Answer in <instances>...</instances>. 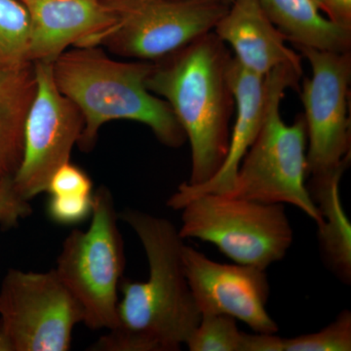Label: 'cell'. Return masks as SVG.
<instances>
[{
    "label": "cell",
    "instance_id": "3",
    "mask_svg": "<svg viewBox=\"0 0 351 351\" xmlns=\"http://www.w3.org/2000/svg\"><path fill=\"white\" fill-rule=\"evenodd\" d=\"M58 89L80 108L84 128L77 145L90 152L99 130L112 120H132L151 128L159 142L182 147L186 136L172 108L147 89L154 62H121L99 46L64 51L53 62Z\"/></svg>",
    "mask_w": 351,
    "mask_h": 351
},
{
    "label": "cell",
    "instance_id": "14",
    "mask_svg": "<svg viewBox=\"0 0 351 351\" xmlns=\"http://www.w3.org/2000/svg\"><path fill=\"white\" fill-rule=\"evenodd\" d=\"M213 32L232 48L237 63L256 75L265 77L286 64L302 66L301 54L287 46L258 0H233Z\"/></svg>",
    "mask_w": 351,
    "mask_h": 351
},
{
    "label": "cell",
    "instance_id": "15",
    "mask_svg": "<svg viewBox=\"0 0 351 351\" xmlns=\"http://www.w3.org/2000/svg\"><path fill=\"white\" fill-rule=\"evenodd\" d=\"M36 91L32 62L0 59V178L14 176L24 147V127Z\"/></svg>",
    "mask_w": 351,
    "mask_h": 351
},
{
    "label": "cell",
    "instance_id": "20",
    "mask_svg": "<svg viewBox=\"0 0 351 351\" xmlns=\"http://www.w3.org/2000/svg\"><path fill=\"white\" fill-rule=\"evenodd\" d=\"M351 313L343 309L320 331L280 339V351H350Z\"/></svg>",
    "mask_w": 351,
    "mask_h": 351
},
{
    "label": "cell",
    "instance_id": "4",
    "mask_svg": "<svg viewBox=\"0 0 351 351\" xmlns=\"http://www.w3.org/2000/svg\"><path fill=\"white\" fill-rule=\"evenodd\" d=\"M302 66H277L265 76L267 99L262 126L245 154L226 195L267 204H290L302 210L316 225L321 217L308 191L306 178V127L304 115L285 123L280 107L288 89L299 91Z\"/></svg>",
    "mask_w": 351,
    "mask_h": 351
},
{
    "label": "cell",
    "instance_id": "11",
    "mask_svg": "<svg viewBox=\"0 0 351 351\" xmlns=\"http://www.w3.org/2000/svg\"><path fill=\"white\" fill-rule=\"evenodd\" d=\"M182 263L201 314H226L255 332L276 334L278 325L267 311L270 287L265 270L235 263L215 262L193 247H182Z\"/></svg>",
    "mask_w": 351,
    "mask_h": 351
},
{
    "label": "cell",
    "instance_id": "12",
    "mask_svg": "<svg viewBox=\"0 0 351 351\" xmlns=\"http://www.w3.org/2000/svg\"><path fill=\"white\" fill-rule=\"evenodd\" d=\"M31 17L29 61L53 63L71 46H93L117 22L107 0H19Z\"/></svg>",
    "mask_w": 351,
    "mask_h": 351
},
{
    "label": "cell",
    "instance_id": "23",
    "mask_svg": "<svg viewBox=\"0 0 351 351\" xmlns=\"http://www.w3.org/2000/svg\"><path fill=\"white\" fill-rule=\"evenodd\" d=\"M31 213L29 201L21 197L14 188L13 176L0 178V223L11 228Z\"/></svg>",
    "mask_w": 351,
    "mask_h": 351
},
{
    "label": "cell",
    "instance_id": "21",
    "mask_svg": "<svg viewBox=\"0 0 351 351\" xmlns=\"http://www.w3.org/2000/svg\"><path fill=\"white\" fill-rule=\"evenodd\" d=\"M93 203V195H50L47 203L48 216L59 225H77L91 217Z\"/></svg>",
    "mask_w": 351,
    "mask_h": 351
},
{
    "label": "cell",
    "instance_id": "18",
    "mask_svg": "<svg viewBox=\"0 0 351 351\" xmlns=\"http://www.w3.org/2000/svg\"><path fill=\"white\" fill-rule=\"evenodd\" d=\"M251 334L240 331L237 319L226 314H201L186 346L191 351H250Z\"/></svg>",
    "mask_w": 351,
    "mask_h": 351
},
{
    "label": "cell",
    "instance_id": "2",
    "mask_svg": "<svg viewBox=\"0 0 351 351\" xmlns=\"http://www.w3.org/2000/svg\"><path fill=\"white\" fill-rule=\"evenodd\" d=\"M233 56L213 31L154 62L145 85L172 108L191 149L188 184L209 181L225 161L235 110Z\"/></svg>",
    "mask_w": 351,
    "mask_h": 351
},
{
    "label": "cell",
    "instance_id": "10",
    "mask_svg": "<svg viewBox=\"0 0 351 351\" xmlns=\"http://www.w3.org/2000/svg\"><path fill=\"white\" fill-rule=\"evenodd\" d=\"M36 91L24 127V147L13 184L21 197L31 200L45 193L58 168L69 162L84 128L80 108L55 83L53 63L36 62Z\"/></svg>",
    "mask_w": 351,
    "mask_h": 351
},
{
    "label": "cell",
    "instance_id": "7",
    "mask_svg": "<svg viewBox=\"0 0 351 351\" xmlns=\"http://www.w3.org/2000/svg\"><path fill=\"white\" fill-rule=\"evenodd\" d=\"M82 306L54 269H11L0 288V351H66Z\"/></svg>",
    "mask_w": 351,
    "mask_h": 351
},
{
    "label": "cell",
    "instance_id": "22",
    "mask_svg": "<svg viewBox=\"0 0 351 351\" xmlns=\"http://www.w3.org/2000/svg\"><path fill=\"white\" fill-rule=\"evenodd\" d=\"M93 184L89 176L71 162L64 163L50 178L46 193L50 195H91Z\"/></svg>",
    "mask_w": 351,
    "mask_h": 351
},
{
    "label": "cell",
    "instance_id": "25",
    "mask_svg": "<svg viewBox=\"0 0 351 351\" xmlns=\"http://www.w3.org/2000/svg\"><path fill=\"white\" fill-rule=\"evenodd\" d=\"M221 1H223V3H226V5H230V4H232V2L233 1V0H221Z\"/></svg>",
    "mask_w": 351,
    "mask_h": 351
},
{
    "label": "cell",
    "instance_id": "9",
    "mask_svg": "<svg viewBox=\"0 0 351 351\" xmlns=\"http://www.w3.org/2000/svg\"><path fill=\"white\" fill-rule=\"evenodd\" d=\"M294 47L311 66V77L304 80L299 90L306 127L307 176L348 169L351 160V51Z\"/></svg>",
    "mask_w": 351,
    "mask_h": 351
},
{
    "label": "cell",
    "instance_id": "24",
    "mask_svg": "<svg viewBox=\"0 0 351 351\" xmlns=\"http://www.w3.org/2000/svg\"><path fill=\"white\" fill-rule=\"evenodd\" d=\"M325 17L351 29V0H314Z\"/></svg>",
    "mask_w": 351,
    "mask_h": 351
},
{
    "label": "cell",
    "instance_id": "8",
    "mask_svg": "<svg viewBox=\"0 0 351 351\" xmlns=\"http://www.w3.org/2000/svg\"><path fill=\"white\" fill-rule=\"evenodd\" d=\"M117 22L95 41L114 54L156 62L207 32L228 11L221 0H115Z\"/></svg>",
    "mask_w": 351,
    "mask_h": 351
},
{
    "label": "cell",
    "instance_id": "19",
    "mask_svg": "<svg viewBox=\"0 0 351 351\" xmlns=\"http://www.w3.org/2000/svg\"><path fill=\"white\" fill-rule=\"evenodd\" d=\"M31 32V17L22 2L0 0V59L29 61Z\"/></svg>",
    "mask_w": 351,
    "mask_h": 351
},
{
    "label": "cell",
    "instance_id": "1",
    "mask_svg": "<svg viewBox=\"0 0 351 351\" xmlns=\"http://www.w3.org/2000/svg\"><path fill=\"white\" fill-rule=\"evenodd\" d=\"M119 218L140 239L149 277L121 280L117 324L91 350H180L201 318L182 263L184 239L170 221L140 210L126 208Z\"/></svg>",
    "mask_w": 351,
    "mask_h": 351
},
{
    "label": "cell",
    "instance_id": "5",
    "mask_svg": "<svg viewBox=\"0 0 351 351\" xmlns=\"http://www.w3.org/2000/svg\"><path fill=\"white\" fill-rule=\"evenodd\" d=\"M93 199L89 228L69 233L54 270L82 306L83 323L108 331L117 324L125 255L112 193L101 186Z\"/></svg>",
    "mask_w": 351,
    "mask_h": 351
},
{
    "label": "cell",
    "instance_id": "13",
    "mask_svg": "<svg viewBox=\"0 0 351 351\" xmlns=\"http://www.w3.org/2000/svg\"><path fill=\"white\" fill-rule=\"evenodd\" d=\"M230 80L234 95L237 117L230 131V145L225 161L218 172L204 184L191 186L184 182L180 184L177 191L167 201L168 206L172 209L181 210L186 201L205 193H228L232 188L242 159L257 137L265 114V77L242 68L233 58Z\"/></svg>",
    "mask_w": 351,
    "mask_h": 351
},
{
    "label": "cell",
    "instance_id": "17",
    "mask_svg": "<svg viewBox=\"0 0 351 351\" xmlns=\"http://www.w3.org/2000/svg\"><path fill=\"white\" fill-rule=\"evenodd\" d=\"M269 20L293 46L350 52L351 29L325 17L314 0H258Z\"/></svg>",
    "mask_w": 351,
    "mask_h": 351
},
{
    "label": "cell",
    "instance_id": "6",
    "mask_svg": "<svg viewBox=\"0 0 351 351\" xmlns=\"http://www.w3.org/2000/svg\"><path fill=\"white\" fill-rule=\"evenodd\" d=\"M181 210L182 239L214 244L240 265L267 270L283 260L294 241L283 204L205 193L186 201Z\"/></svg>",
    "mask_w": 351,
    "mask_h": 351
},
{
    "label": "cell",
    "instance_id": "26",
    "mask_svg": "<svg viewBox=\"0 0 351 351\" xmlns=\"http://www.w3.org/2000/svg\"><path fill=\"white\" fill-rule=\"evenodd\" d=\"M108 2H112V1H115V0H107Z\"/></svg>",
    "mask_w": 351,
    "mask_h": 351
},
{
    "label": "cell",
    "instance_id": "16",
    "mask_svg": "<svg viewBox=\"0 0 351 351\" xmlns=\"http://www.w3.org/2000/svg\"><path fill=\"white\" fill-rule=\"evenodd\" d=\"M346 169L311 176L307 191L319 211L318 243L328 269L346 285L351 283V225L343 209L339 184Z\"/></svg>",
    "mask_w": 351,
    "mask_h": 351
}]
</instances>
